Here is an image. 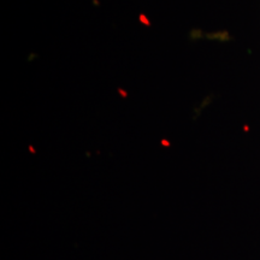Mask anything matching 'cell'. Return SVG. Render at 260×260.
Masks as SVG:
<instances>
[]
</instances>
